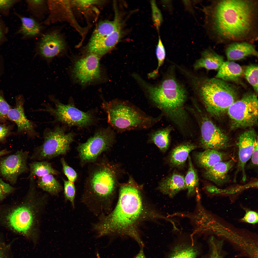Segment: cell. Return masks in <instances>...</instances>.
<instances>
[{"mask_svg": "<svg viewBox=\"0 0 258 258\" xmlns=\"http://www.w3.org/2000/svg\"><path fill=\"white\" fill-rule=\"evenodd\" d=\"M209 253L205 258H224L226 254L224 249V241L211 237L209 241Z\"/></svg>", "mask_w": 258, "mask_h": 258, "instance_id": "obj_34", "label": "cell"}, {"mask_svg": "<svg viewBox=\"0 0 258 258\" xmlns=\"http://www.w3.org/2000/svg\"><path fill=\"white\" fill-rule=\"evenodd\" d=\"M0 258H13L10 244L0 240Z\"/></svg>", "mask_w": 258, "mask_h": 258, "instance_id": "obj_43", "label": "cell"}, {"mask_svg": "<svg viewBox=\"0 0 258 258\" xmlns=\"http://www.w3.org/2000/svg\"><path fill=\"white\" fill-rule=\"evenodd\" d=\"M171 128L167 127L153 132L150 135V141L163 152L167 149L170 143Z\"/></svg>", "mask_w": 258, "mask_h": 258, "instance_id": "obj_33", "label": "cell"}, {"mask_svg": "<svg viewBox=\"0 0 258 258\" xmlns=\"http://www.w3.org/2000/svg\"><path fill=\"white\" fill-rule=\"evenodd\" d=\"M104 106L109 123L120 132L149 128L158 120L126 101L115 100Z\"/></svg>", "mask_w": 258, "mask_h": 258, "instance_id": "obj_6", "label": "cell"}, {"mask_svg": "<svg viewBox=\"0 0 258 258\" xmlns=\"http://www.w3.org/2000/svg\"><path fill=\"white\" fill-rule=\"evenodd\" d=\"M188 159V169L184 177V181L186 189L188 191L187 196L189 198L199 193L197 189L199 179L197 172L189 156Z\"/></svg>", "mask_w": 258, "mask_h": 258, "instance_id": "obj_32", "label": "cell"}, {"mask_svg": "<svg viewBox=\"0 0 258 258\" xmlns=\"http://www.w3.org/2000/svg\"><path fill=\"white\" fill-rule=\"evenodd\" d=\"M232 159L222 161L215 164L211 167L205 169L204 173L205 177L218 185H221L229 180L228 173L233 166Z\"/></svg>", "mask_w": 258, "mask_h": 258, "instance_id": "obj_21", "label": "cell"}, {"mask_svg": "<svg viewBox=\"0 0 258 258\" xmlns=\"http://www.w3.org/2000/svg\"><path fill=\"white\" fill-rule=\"evenodd\" d=\"M11 108L0 92V121H4L7 118V114Z\"/></svg>", "mask_w": 258, "mask_h": 258, "instance_id": "obj_42", "label": "cell"}, {"mask_svg": "<svg viewBox=\"0 0 258 258\" xmlns=\"http://www.w3.org/2000/svg\"><path fill=\"white\" fill-rule=\"evenodd\" d=\"M150 3L153 22L155 27L158 32L163 21L162 15L155 0L151 1Z\"/></svg>", "mask_w": 258, "mask_h": 258, "instance_id": "obj_39", "label": "cell"}, {"mask_svg": "<svg viewBox=\"0 0 258 258\" xmlns=\"http://www.w3.org/2000/svg\"><path fill=\"white\" fill-rule=\"evenodd\" d=\"M243 222L252 224L257 223L258 222V214L256 212L252 210L247 211L242 219Z\"/></svg>", "mask_w": 258, "mask_h": 258, "instance_id": "obj_46", "label": "cell"}, {"mask_svg": "<svg viewBox=\"0 0 258 258\" xmlns=\"http://www.w3.org/2000/svg\"><path fill=\"white\" fill-rule=\"evenodd\" d=\"M114 136L109 129L100 130L86 142L79 144L77 149L81 162L85 164L96 161L102 153L111 147Z\"/></svg>", "mask_w": 258, "mask_h": 258, "instance_id": "obj_11", "label": "cell"}, {"mask_svg": "<svg viewBox=\"0 0 258 258\" xmlns=\"http://www.w3.org/2000/svg\"><path fill=\"white\" fill-rule=\"evenodd\" d=\"M225 54L228 61L243 59L250 56H258V53L253 43L246 42H236L228 44Z\"/></svg>", "mask_w": 258, "mask_h": 258, "instance_id": "obj_22", "label": "cell"}, {"mask_svg": "<svg viewBox=\"0 0 258 258\" xmlns=\"http://www.w3.org/2000/svg\"><path fill=\"white\" fill-rule=\"evenodd\" d=\"M156 55L158 61V65L156 70L148 75L150 78H154L157 75L159 69L164 63L166 56L165 47L160 37L159 36L156 50Z\"/></svg>", "mask_w": 258, "mask_h": 258, "instance_id": "obj_36", "label": "cell"}, {"mask_svg": "<svg viewBox=\"0 0 258 258\" xmlns=\"http://www.w3.org/2000/svg\"><path fill=\"white\" fill-rule=\"evenodd\" d=\"M14 13L21 22L16 34L19 35L22 39L26 40L40 37L43 33L44 27L42 23L31 16H24L15 11Z\"/></svg>", "mask_w": 258, "mask_h": 258, "instance_id": "obj_20", "label": "cell"}, {"mask_svg": "<svg viewBox=\"0 0 258 258\" xmlns=\"http://www.w3.org/2000/svg\"><path fill=\"white\" fill-rule=\"evenodd\" d=\"M72 6H78L83 8H86L95 5L99 4L102 2L98 0H70Z\"/></svg>", "mask_w": 258, "mask_h": 258, "instance_id": "obj_45", "label": "cell"}, {"mask_svg": "<svg viewBox=\"0 0 258 258\" xmlns=\"http://www.w3.org/2000/svg\"><path fill=\"white\" fill-rule=\"evenodd\" d=\"M8 127L3 125H0V140H3L7 135L9 132Z\"/></svg>", "mask_w": 258, "mask_h": 258, "instance_id": "obj_49", "label": "cell"}, {"mask_svg": "<svg viewBox=\"0 0 258 258\" xmlns=\"http://www.w3.org/2000/svg\"><path fill=\"white\" fill-rule=\"evenodd\" d=\"M30 171L28 178L35 176L40 177L51 174L58 175L59 172L53 168L51 163L45 161H35L29 164Z\"/></svg>", "mask_w": 258, "mask_h": 258, "instance_id": "obj_31", "label": "cell"}, {"mask_svg": "<svg viewBox=\"0 0 258 258\" xmlns=\"http://www.w3.org/2000/svg\"><path fill=\"white\" fill-rule=\"evenodd\" d=\"M251 162L255 166L258 165V143L256 144L251 156Z\"/></svg>", "mask_w": 258, "mask_h": 258, "instance_id": "obj_48", "label": "cell"}, {"mask_svg": "<svg viewBox=\"0 0 258 258\" xmlns=\"http://www.w3.org/2000/svg\"><path fill=\"white\" fill-rule=\"evenodd\" d=\"M43 136V143L35 149L30 157L31 160L45 161L66 155L70 149L74 135L72 132L66 133L63 127L57 126L53 129L45 130Z\"/></svg>", "mask_w": 258, "mask_h": 258, "instance_id": "obj_7", "label": "cell"}, {"mask_svg": "<svg viewBox=\"0 0 258 258\" xmlns=\"http://www.w3.org/2000/svg\"><path fill=\"white\" fill-rule=\"evenodd\" d=\"M49 12L43 22L49 25L58 22H66L73 24V18L70 0H47Z\"/></svg>", "mask_w": 258, "mask_h": 258, "instance_id": "obj_17", "label": "cell"}, {"mask_svg": "<svg viewBox=\"0 0 258 258\" xmlns=\"http://www.w3.org/2000/svg\"><path fill=\"white\" fill-rule=\"evenodd\" d=\"M258 99L254 93L248 92L240 99L236 100L227 111L233 129L253 126L257 123Z\"/></svg>", "mask_w": 258, "mask_h": 258, "instance_id": "obj_9", "label": "cell"}, {"mask_svg": "<svg viewBox=\"0 0 258 258\" xmlns=\"http://www.w3.org/2000/svg\"><path fill=\"white\" fill-rule=\"evenodd\" d=\"M121 27L110 34L99 38L90 40L86 47L89 53L96 54L99 57L112 50L122 36Z\"/></svg>", "mask_w": 258, "mask_h": 258, "instance_id": "obj_19", "label": "cell"}, {"mask_svg": "<svg viewBox=\"0 0 258 258\" xmlns=\"http://www.w3.org/2000/svg\"><path fill=\"white\" fill-rule=\"evenodd\" d=\"M99 57L96 54L89 53L76 61L71 70L72 77L83 85L99 79L101 73Z\"/></svg>", "mask_w": 258, "mask_h": 258, "instance_id": "obj_14", "label": "cell"}, {"mask_svg": "<svg viewBox=\"0 0 258 258\" xmlns=\"http://www.w3.org/2000/svg\"><path fill=\"white\" fill-rule=\"evenodd\" d=\"M21 1L20 0H0V16L9 15L11 9Z\"/></svg>", "mask_w": 258, "mask_h": 258, "instance_id": "obj_40", "label": "cell"}, {"mask_svg": "<svg viewBox=\"0 0 258 258\" xmlns=\"http://www.w3.org/2000/svg\"><path fill=\"white\" fill-rule=\"evenodd\" d=\"M244 73L248 82L252 86L256 93L258 92V66L252 64L246 67Z\"/></svg>", "mask_w": 258, "mask_h": 258, "instance_id": "obj_35", "label": "cell"}, {"mask_svg": "<svg viewBox=\"0 0 258 258\" xmlns=\"http://www.w3.org/2000/svg\"><path fill=\"white\" fill-rule=\"evenodd\" d=\"M198 115L200 119L201 137L200 145L205 149L217 150L225 149L230 146L228 136L207 116L201 114L197 106Z\"/></svg>", "mask_w": 258, "mask_h": 258, "instance_id": "obj_13", "label": "cell"}, {"mask_svg": "<svg viewBox=\"0 0 258 258\" xmlns=\"http://www.w3.org/2000/svg\"><path fill=\"white\" fill-rule=\"evenodd\" d=\"M140 80L147 90L150 99L155 105L180 129H185L188 118L184 107L187 94L183 86L172 76L155 87Z\"/></svg>", "mask_w": 258, "mask_h": 258, "instance_id": "obj_4", "label": "cell"}, {"mask_svg": "<svg viewBox=\"0 0 258 258\" xmlns=\"http://www.w3.org/2000/svg\"><path fill=\"white\" fill-rule=\"evenodd\" d=\"M36 184L39 188L52 195H57L63 189L61 184L52 174L39 177Z\"/></svg>", "mask_w": 258, "mask_h": 258, "instance_id": "obj_30", "label": "cell"}, {"mask_svg": "<svg viewBox=\"0 0 258 258\" xmlns=\"http://www.w3.org/2000/svg\"><path fill=\"white\" fill-rule=\"evenodd\" d=\"M226 156L225 153L219 150L206 149L203 151L196 153L195 158L199 166L206 169L217 163L223 161Z\"/></svg>", "mask_w": 258, "mask_h": 258, "instance_id": "obj_25", "label": "cell"}, {"mask_svg": "<svg viewBox=\"0 0 258 258\" xmlns=\"http://www.w3.org/2000/svg\"><path fill=\"white\" fill-rule=\"evenodd\" d=\"M257 138L254 130L250 129L245 131L238 138L237 145L239 160L236 173L241 171L243 181H245L246 179L245 165L251 158L255 147L258 143Z\"/></svg>", "mask_w": 258, "mask_h": 258, "instance_id": "obj_16", "label": "cell"}, {"mask_svg": "<svg viewBox=\"0 0 258 258\" xmlns=\"http://www.w3.org/2000/svg\"><path fill=\"white\" fill-rule=\"evenodd\" d=\"M196 147L195 145L189 143L183 144L176 147L172 150L170 155L169 160L170 164L176 167L183 166L189 153Z\"/></svg>", "mask_w": 258, "mask_h": 258, "instance_id": "obj_28", "label": "cell"}, {"mask_svg": "<svg viewBox=\"0 0 258 258\" xmlns=\"http://www.w3.org/2000/svg\"><path fill=\"white\" fill-rule=\"evenodd\" d=\"M141 247L139 252L134 258H146L144 252L143 247Z\"/></svg>", "mask_w": 258, "mask_h": 258, "instance_id": "obj_50", "label": "cell"}, {"mask_svg": "<svg viewBox=\"0 0 258 258\" xmlns=\"http://www.w3.org/2000/svg\"><path fill=\"white\" fill-rule=\"evenodd\" d=\"M64 183V193L65 199L69 201L74 209L75 208L76 190L74 183L63 179Z\"/></svg>", "mask_w": 258, "mask_h": 258, "instance_id": "obj_38", "label": "cell"}, {"mask_svg": "<svg viewBox=\"0 0 258 258\" xmlns=\"http://www.w3.org/2000/svg\"><path fill=\"white\" fill-rule=\"evenodd\" d=\"M60 162L62 164L63 172L67 178L68 180L74 183L76 180L77 175L75 171L69 166L64 157L61 158Z\"/></svg>", "mask_w": 258, "mask_h": 258, "instance_id": "obj_41", "label": "cell"}, {"mask_svg": "<svg viewBox=\"0 0 258 258\" xmlns=\"http://www.w3.org/2000/svg\"><path fill=\"white\" fill-rule=\"evenodd\" d=\"M14 189L13 187L0 178V199H3L6 195L12 192Z\"/></svg>", "mask_w": 258, "mask_h": 258, "instance_id": "obj_47", "label": "cell"}, {"mask_svg": "<svg viewBox=\"0 0 258 258\" xmlns=\"http://www.w3.org/2000/svg\"><path fill=\"white\" fill-rule=\"evenodd\" d=\"M96 164L86 182L81 200L92 213L98 217L111 211L116 177L115 168L107 161Z\"/></svg>", "mask_w": 258, "mask_h": 258, "instance_id": "obj_3", "label": "cell"}, {"mask_svg": "<svg viewBox=\"0 0 258 258\" xmlns=\"http://www.w3.org/2000/svg\"><path fill=\"white\" fill-rule=\"evenodd\" d=\"M115 16L112 21L105 20L100 22L94 30L90 40L97 39L108 35L121 26L120 19L115 5Z\"/></svg>", "mask_w": 258, "mask_h": 258, "instance_id": "obj_27", "label": "cell"}, {"mask_svg": "<svg viewBox=\"0 0 258 258\" xmlns=\"http://www.w3.org/2000/svg\"><path fill=\"white\" fill-rule=\"evenodd\" d=\"M36 42L35 48L36 55L49 64L56 57L64 55L67 45L64 37L59 28L51 29L43 33Z\"/></svg>", "mask_w": 258, "mask_h": 258, "instance_id": "obj_10", "label": "cell"}, {"mask_svg": "<svg viewBox=\"0 0 258 258\" xmlns=\"http://www.w3.org/2000/svg\"><path fill=\"white\" fill-rule=\"evenodd\" d=\"M22 98L19 97L16 100L15 106L11 108L7 114V118L17 125L19 132H24L31 137L36 136L34 124L25 116Z\"/></svg>", "mask_w": 258, "mask_h": 258, "instance_id": "obj_18", "label": "cell"}, {"mask_svg": "<svg viewBox=\"0 0 258 258\" xmlns=\"http://www.w3.org/2000/svg\"><path fill=\"white\" fill-rule=\"evenodd\" d=\"M223 57L210 48L204 50L200 57L197 59L193 67L195 70L204 68L208 70H218L224 62Z\"/></svg>", "mask_w": 258, "mask_h": 258, "instance_id": "obj_24", "label": "cell"}, {"mask_svg": "<svg viewBox=\"0 0 258 258\" xmlns=\"http://www.w3.org/2000/svg\"><path fill=\"white\" fill-rule=\"evenodd\" d=\"M258 3L256 0H211L202 9L209 37L218 43L256 41Z\"/></svg>", "mask_w": 258, "mask_h": 258, "instance_id": "obj_1", "label": "cell"}, {"mask_svg": "<svg viewBox=\"0 0 258 258\" xmlns=\"http://www.w3.org/2000/svg\"><path fill=\"white\" fill-rule=\"evenodd\" d=\"M8 153V151L5 150L0 151V157L5 155Z\"/></svg>", "mask_w": 258, "mask_h": 258, "instance_id": "obj_51", "label": "cell"}, {"mask_svg": "<svg viewBox=\"0 0 258 258\" xmlns=\"http://www.w3.org/2000/svg\"><path fill=\"white\" fill-rule=\"evenodd\" d=\"M54 107L48 106L44 111L53 116L55 120L70 126L84 127L92 122L93 118L89 113L81 111L70 104H63L53 95L49 96Z\"/></svg>", "mask_w": 258, "mask_h": 258, "instance_id": "obj_12", "label": "cell"}, {"mask_svg": "<svg viewBox=\"0 0 258 258\" xmlns=\"http://www.w3.org/2000/svg\"><path fill=\"white\" fill-rule=\"evenodd\" d=\"M243 71L238 64L233 61H224L218 70L215 78L225 81H236L242 76Z\"/></svg>", "mask_w": 258, "mask_h": 258, "instance_id": "obj_26", "label": "cell"}, {"mask_svg": "<svg viewBox=\"0 0 258 258\" xmlns=\"http://www.w3.org/2000/svg\"><path fill=\"white\" fill-rule=\"evenodd\" d=\"M140 189L130 181L121 186L114 208L108 214L99 216L97 221L92 224V229L98 237L127 235L134 239L141 247L144 246L137 227L144 211Z\"/></svg>", "mask_w": 258, "mask_h": 258, "instance_id": "obj_2", "label": "cell"}, {"mask_svg": "<svg viewBox=\"0 0 258 258\" xmlns=\"http://www.w3.org/2000/svg\"><path fill=\"white\" fill-rule=\"evenodd\" d=\"M28 153L21 150L3 159L0 162V172L10 183H14L21 174L29 170L27 165Z\"/></svg>", "mask_w": 258, "mask_h": 258, "instance_id": "obj_15", "label": "cell"}, {"mask_svg": "<svg viewBox=\"0 0 258 258\" xmlns=\"http://www.w3.org/2000/svg\"><path fill=\"white\" fill-rule=\"evenodd\" d=\"M197 253L193 246L178 247L175 249L169 258H195Z\"/></svg>", "mask_w": 258, "mask_h": 258, "instance_id": "obj_37", "label": "cell"}, {"mask_svg": "<svg viewBox=\"0 0 258 258\" xmlns=\"http://www.w3.org/2000/svg\"><path fill=\"white\" fill-rule=\"evenodd\" d=\"M158 188L164 194L173 198L180 191L186 189L184 177L179 173H174L163 180Z\"/></svg>", "mask_w": 258, "mask_h": 258, "instance_id": "obj_23", "label": "cell"}, {"mask_svg": "<svg viewBox=\"0 0 258 258\" xmlns=\"http://www.w3.org/2000/svg\"><path fill=\"white\" fill-rule=\"evenodd\" d=\"M9 29L5 23L0 16V46L7 41Z\"/></svg>", "mask_w": 258, "mask_h": 258, "instance_id": "obj_44", "label": "cell"}, {"mask_svg": "<svg viewBox=\"0 0 258 258\" xmlns=\"http://www.w3.org/2000/svg\"><path fill=\"white\" fill-rule=\"evenodd\" d=\"M25 2L31 17L39 22L45 19L49 12L47 0H26Z\"/></svg>", "mask_w": 258, "mask_h": 258, "instance_id": "obj_29", "label": "cell"}, {"mask_svg": "<svg viewBox=\"0 0 258 258\" xmlns=\"http://www.w3.org/2000/svg\"><path fill=\"white\" fill-rule=\"evenodd\" d=\"M196 80V89L206 111L213 116H221L237 100L238 89L227 82L216 78Z\"/></svg>", "mask_w": 258, "mask_h": 258, "instance_id": "obj_5", "label": "cell"}, {"mask_svg": "<svg viewBox=\"0 0 258 258\" xmlns=\"http://www.w3.org/2000/svg\"><path fill=\"white\" fill-rule=\"evenodd\" d=\"M32 202L14 209L6 216V219L12 229L24 236L35 246L39 239L37 227L38 212L36 205Z\"/></svg>", "mask_w": 258, "mask_h": 258, "instance_id": "obj_8", "label": "cell"}]
</instances>
